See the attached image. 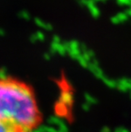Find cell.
Masks as SVG:
<instances>
[{
    "instance_id": "cell-4",
    "label": "cell",
    "mask_w": 131,
    "mask_h": 132,
    "mask_svg": "<svg viewBox=\"0 0 131 132\" xmlns=\"http://www.w3.org/2000/svg\"><path fill=\"white\" fill-rule=\"evenodd\" d=\"M126 14H127V15H130V16H131V6L129 8V9L127 10V12H126Z\"/></svg>"
},
{
    "instance_id": "cell-3",
    "label": "cell",
    "mask_w": 131,
    "mask_h": 132,
    "mask_svg": "<svg viewBox=\"0 0 131 132\" xmlns=\"http://www.w3.org/2000/svg\"><path fill=\"white\" fill-rule=\"evenodd\" d=\"M88 0H77V3L81 5V6H86Z\"/></svg>"
},
{
    "instance_id": "cell-5",
    "label": "cell",
    "mask_w": 131,
    "mask_h": 132,
    "mask_svg": "<svg viewBox=\"0 0 131 132\" xmlns=\"http://www.w3.org/2000/svg\"><path fill=\"white\" fill-rule=\"evenodd\" d=\"M94 2H104L106 0H94Z\"/></svg>"
},
{
    "instance_id": "cell-6",
    "label": "cell",
    "mask_w": 131,
    "mask_h": 132,
    "mask_svg": "<svg viewBox=\"0 0 131 132\" xmlns=\"http://www.w3.org/2000/svg\"><path fill=\"white\" fill-rule=\"evenodd\" d=\"M129 2H130V4H131V0H129Z\"/></svg>"
},
{
    "instance_id": "cell-1",
    "label": "cell",
    "mask_w": 131,
    "mask_h": 132,
    "mask_svg": "<svg viewBox=\"0 0 131 132\" xmlns=\"http://www.w3.org/2000/svg\"><path fill=\"white\" fill-rule=\"evenodd\" d=\"M42 121L34 89L12 76H0V132H34Z\"/></svg>"
},
{
    "instance_id": "cell-2",
    "label": "cell",
    "mask_w": 131,
    "mask_h": 132,
    "mask_svg": "<svg viewBox=\"0 0 131 132\" xmlns=\"http://www.w3.org/2000/svg\"><path fill=\"white\" fill-rule=\"evenodd\" d=\"M117 3L120 6H124V5H130L131 6V4L129 0H117Z\"/></svg>"
}]
</instances>
